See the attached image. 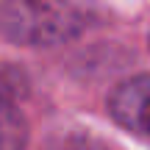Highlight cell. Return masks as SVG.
<instances>
[{
    "instance_id": "3",
    "label": "cell",
    "mask_w": 150,
    "mask_h": 150,
    "mask_svg": "<svg viewBox=\"0 0 150 150\" xmlns=\"http://www.w3.org/2000/svg\"><path fill=\"white\" fill-rule=\"evenodd\" d=\"M28 122L14 103L0 97V150H25Z\"/></svg>"
},
{
    "instance_id": "2",
    "label": "cell",
    "mask_w": 150,
    "mask_h": 150,
    "mask_svg": "<svg viewBox=\"0 0 150 150\" xmlns=\"http://www.w3.org/2000/svg\"><path fill=\"white\" fill-rule=\"evenodd\" d=\"M108 108L120 125L150 136V75H139L117 86Z\"/></svg>"
},
{
    "instance_id": "1",
    "label": "cell",
    "mask_w": 150,
    "mask_h": 150,
    "mask_svg": "<svg viewBox=\"0 0 150 150\" xmlns=\"http://www.w3.org/2000/svg\"><path fill=\"white\" fill-rule=\"evenodd\" d=\"M92 22V0H0V33L17 45H61Z\"/></svg>"
}]
</instances>
